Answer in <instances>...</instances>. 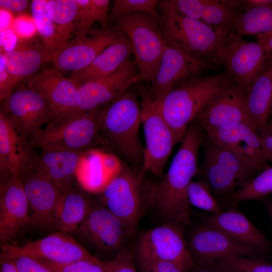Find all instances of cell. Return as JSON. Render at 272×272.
Masks as SVG:
<instances>
[{"mask_svg": "<svg viewBox=\"0 0 272 272\" xmlns=\"http://www.w3.org/2000/svg\"><path fill=\"white\" fill-rule=\"evenodd\" d=\"M199 127L195 121L189 125L167 172L149 188V203L164 222L175 221L186 226L191 223L187 193L199 174L198 152L202 141Z\"/></svg>", "mask_w": 272, "mask_h": 272, "instance_id": "1", "label": "cell"}, {"mask_svg": "<svg viewBox=\"0 0 272 272\" xmlns=\"http://www.w3.org/2000/svg\"><path fill=\"white\" fill-rule=\"evenodd\" d=\"M234 84L226 73L198 76L155 100L176 144L182 141L188 126L203 109Z\"/></svg>", "mask_w": 272, "mask_h": 272, "instance_id": "2", "label": "cell"}, {"mask_svg": "<svg viewBox=\"0 0 272 272\" xmlns=\"http://www.w3.org/2000/svg\"><path fill=\"white\" fill-rule=\"evenodd\" d=\"M101 131L116 152L135 168H142L144 148L140 138L141 102L130 89L106 107L98 111Z\"/></svg>", "mask_w": 272, "mask_h": 272, "instance_id": "3", "label": "cell"}, {"mask_svg": "<svg viewBox=\"0 0 272 272\" xmlns=\"http://www.w3.org/2000/svg\"><path fill=\"white\" fill-rule=\"evenodd\" d=\"M264 169L253 161L210 141L205 147L198 175L226 211L231 195Z\"/></svg>", "mask_w": 272, "mask_h": 272, "instance_id": "4", "label": "cell"}, {"mask_svg": "<svg viewBox=\"0 0 272 272\" xmlns=\"http://www.w3.org/2000/svg\"><path fill=\"white\" fill-rule=\"evenodd\" d=\"M158 7L160 29L165 44L197 59L204 62L207 57L213 59L229 35L228 26L213 28L159 4Z\"/></svg>", "mask_w": 272, "mask_h": 272, "instance_id": "5", "label": "cell"}, {"mask_svg": "<svg viewBox=\"0 0 272 272\" xmlns=\"http://www.w3.org/2000/svg\"><path fill=\"white\" fill-rule=\"evenodd\" d=\"M112 23L130 42L140 81L151 82L157 72L166 46L160 20L149 14L138 13L119 16Z\"/></svg>", "mask_w": 272, "mask_h": 272, "instance_id": "6", "label": "cell"}, {"mask_svg": "<svg viewBox=\"0 0 272 272\" xmlns=\"http://www.w3.org/2000/svg\"><path fill=\"white\" fill-rule=\"evenodd\" d=\"M144 175L125 162L100 193V202L122 223L131 238L145 212L149 189H144Z\"/></svg>", "mask_w": 272, "mask_h": 272, "instance_id": "7", "label": "cell"}, {"mask_svg": "<svg viewBox=\"0 0 272 272\" xmlns=\"http://www.w3.org/2000/svg\"><path fill=\"white\" fill-rule=\"evenodd\" d=\"M141 98L145 148L142 173L161 176L176 144L174 135L155 100L142 82L136 84Z\"/></svg>", "mask_w": 272, "mask_h": 272, "instance_id": "8", "label": "cell"}, {"mask_svg": "<svg viewBox=\"0 0 272 272\" xmlns=\"http://www.w3.org/2000/svg\"><path fill=\"white\" fill-rule=\"evenodd\" d=\"M98 110L55 119L30 139L32 148L41 150L81 152L90 146L99 131Z\"/></svg>", "mask_w": 272, "mask_h": 272, "instance_id": "9", "label": "cell"}, {"mask_svg": "<svg viewBox=\"0 0 272 272\" xmlns=\"http://www.w3.org/2000/svg\"><path fill=\"white\" fill-rule=\"evenodd\" d=\"M186 227L167 221L145 231L136 241L134 257L170 261L189 271L195 263L186 242Z\"/></svg>", "mask_w": 272, "mask_h": 272, "instance_id": "10", "label": "cell"}, {"mask_svg": "<svg viewBox=\"0 0 272 272\" xmlns=\"http://www.w3.org/2000/svg\"><path fill=\"white\" fill-rule=\"evenodd\" d=\"M271 55L258 41H248L238 34H229L213 60L224 65L234 82L246 90Z\"/></svg>", "mask_w": 272, "mask_h": 272, "instance_id": "11", "label": "cell"}, {"mask_svg": "<svg viewBox=\"0 0 272 272\" xmlns=\"http://www.w3.org/2000/svg\"><path fill=\"white\" fill-rule=\"evenodd\" d=\"M186 227V242L195 264L214 261L228 256L266 257L216 228L201 222L195 225L191 223Z\"/></svg>", "mask_w": 272, "mask_h": 272, "instance_id": "12", "label": "cell"}, {"mask_svg": "<svg viewBox=\"0 0 272 272\" xmlns=\"http://www.w3.org/2000/svg\"><path fill=\"white\" fill-rule=\"evenodd\" d=\"M26 255L48 261L65 263L82 259L99 262L68 233L58 232L21 246L9 243L1 244V260Z\"/></svg>", "mask_w": 272, "mask_h": 272, "instance_id": "13", "label": "cell"}, {"mask_svg": "<svg viewBox=\"0 0 272 272\" xmlns=\"http://www.w3.org/2000/svg\"><path fill=\"white\" fill-rule=\"evenodd\" d=\"M75 233L97 250L116 255L130 238L121 221L101 203H92Z\"/></svg>", "mask_w": 272, "mask_h": 272, "instance_id": "14", "label": "cell"}, {"mask_svg": "<svg viewBox=\"0 0 272 272\" xmlns=\"http://www.w3.org/2000/svg\"><path fill=\"white\" fill-rule=\"evenodd\" d=\"M139 82L135 61L129 58L111 74L79 86L80 113L98 110L112 103Z\"/></svg>", "mask_w": 272, "mask_h": 272, "instance_id": "15", "label": "cell"}, {"mask_svg": "<svg viewBox=\"0 0 272 272\" xmlns=\"http://www.w3.org/2000/svg\"><path fill=\"white\" fill-rule=\"evenodd\" d=\"M3 102L2 109L27 139H30L43 124L56 119L46 99L28 87L14 90Z\"/></svg>", "mask_w": 272, "mask_h": 272, "instance_id": "16", "label": "cell"}, {"mask_svg": "<svg viewBox=\"0 0 272 272\" xmlns=\"http://www.w3.org/2000/svg\"><path fill=\"white\" fill-rule=\"evenodd\" d=\"M48 101L56 119L80 113L81 96L77 84L55 67L36 73L26 82Z\"/></svg>", "mask_w": 272, "mask_h": 272, "instance_id": "17", "label": "cell"}, {"mask_svg": "<svg viewBox=\"0 0 272 272\" xmlns=\"http://www.w3.org/2000/svg\"><path fill=\"white\" fill-rule=\"evenodd\" d=\"M120 34L114 27L91 29L85 38L67 41L54 54V67L72 73L86 68L104 49L114 43Z\"/></svg>", "mask_w": 272, "mask_h": 272, "instance_id": "18", "label": "cell"}, {"mask_svg": "<svg viewBox=\"0 0 272 272\" xmlns=\"http://www.w3.org/2000/svg\"><path fill=\"white\" fill-rule=\"evenodd\" d=\"M32 211L30 225L54 226L61 193L31 160L18 176Z\"/></svg>", "mask_w": 272, "mask_h": 272, "instance_id": "19", "label": "cell"}, {"mask_svg": "<svg viewBox=\"0 0 272 272\" xmlns=\"http://www.w3.org/2000/svg\"><path fill=\"white\" fill-rule=\"evenodd\" d=\"M207 62L166 44L157 72L149 92L157 100L181 83L196 77Z\"/></svg>", "mask_w": 272, "mask_h": 272, "instance_id": "20", "label": "cell"}, {"mask_svg": "<svg viewBox=\"0 0 272 272\" xmlns=\"http://www.w3.org/2000/svg\"><path fill=\"white\" fill-rule=\"evenodd\" d=\"M246 98V90L234 84L213 99L194 121L206 132L240 123L251 125Z\"/></svg>", "mask_w": 272, "mask_h": 272, "instance_id": "21", "label": "cell"}, {"mask_svg": "<svg viewBox=\"0 0 272 272\" xmlns=\"http://www.w3.org/2000/svg\"><path fill=\"white\" fill-rule=\"evenodd\" d=\"M0 241L9 243L31 223L29 202L18 176L10 174L1 184Z\"/></svg>", "mask_w": 272, "mask_h": 272, "instance_id": "22", "label": "cell"}, {"mask_svg": "<svg viewBox=\"0 0 272 272\" xmlns=\"http://www.w3.org/2000/svg\"><path fill=\"white\" fill-rule=\"evenodd\" d=\"M199 217L202 224L222 231L265 257L272 253V242L237 208L218 214H200Z\"/></svg>", "mask_w": 272, "mask_h": 272, "instance_id": "23", "label": "cell"}, {"mask_svg": "<svg viewBox=\"0 0 272 272\" xmlns=\"http://www.w3.org/2000/svg\"><path fill=\"white\" fill-rule=\"evenodd\" d=\"M32 147L28 139L3 110L0 113L1 170L18 176L31 161Z\"/></svg>", "mask_w": 272, "mask_h": 272, "instance_id": "24", "label": "cell"}, {"mask_svg": "<svg viewBox=\"0 0 272 272\" xmlns=\"http://www.w3.org/2000/svg\"><path fill=\"white\" fill-rule=\"evenodd\" d=\"M209 140L267 168L261 150L260 137L249 124L240 123L206 132Z\"/></svg>", "mask_w": 272, "mask_h": 272, "instance_id": "25", "label": "cell"}, {"mask_svg": "<svg viewBox=\"0 0 272 272\" xmlns=\"http://www.w3.org/2000/svg\"><path fill=\"white\" fill-rule=\"evenodd\" d=\"M82 152L67 150H41L31 161L62 193L72 188Z\"/></svg>", "mask_w": 272, "mask_h": 272, "instance_id": "26", "label": "cell"}, {"mask_svg": "<svg viewBox=\"0 0 272 272\" xmlns=\"http://www.w3.org/2000/svg\"><path fill=\"white\" fill-rule=\"evenodd\" d=\"M6 67L16 86L35 74L44 64L52 61L53 54L41 42H20L3 53Z\"/></svg>", "mask_w": 272, "mask_h": 272, "instance_id": "27", "label": "cell"}, {"mask_svg": "<svg viewBox=\"0 0 272 272\" xmlns=\"http://www.w3.org/2000/svg\"><path fill=\"white\" fill-rule=\"evenodd\" d=\"M246 91L250 122L260 134L267 129L268 116L272 112V55Z\"/></svg>", "mask_w": 272, "mask_h": 272, "instance_id": "28", "label": "cell"}, {"mask_svg": "<svg viewBox=\"0 0 272 272\" xmlns=\"http://www.w3.org/2000/svg\"><path fill=\"white\" fill-rule=\"evenodd\" d=\"M120 32L117 40L104 49L90 65L72 73L70 78L78 87L111 74L130 58L132 51L130 42L125 34Z\"/></svg>", "mask_w": 272, "mask_h": 272, "instance_id": "29", "label": "cell"}, {"mask_svg": "<svg viewBox=\"0 0 272 272\" xmlns=\"http://www.w3.org/2000/svg\"><path fill=\"white\" fill-rule=\"evenodd\" d=\"M91 205L85 195L74 188L63 192L56 210L55 227L63 232L75 233Z\"/></svg>", "mask_w": 272, "mask_h": 272, "instance_id": "30", "label": "cell"}, {"mask_svg": "<svg viewBox=\"0 0 272 272\" xmlns=\"http://www.w3.org/2000/svg\"><path fill=\"white\" fill-rule=\"evenodd\" d=\"M103 152L92 150L83 153L77 169L76 178L86 191L101 193L112 178L102 164Z\"/></svg>", "mask_w": 272, "mask_h": 272, "instance_id": "31", "label": "cell"}, {"mask_svg": "<svg viewBox=\"0 0 272 272\" xmlns=\"http://www.w3.org/2000/svg\"><path fill=\"white\" fill-rule=\"evenodd\" d=\"M78 9L75 20L76 35L74 39L85 38L94 23L99 22L103 29L109 26L110 1L76 0Z\"/></svg>", "mask_w": 272, "mask_h": 272, "instance_id": "32", "label": "cell"}, {"mask_svg": "<svg viewBox=\"0 0 272 272\" xmlns=\"http://www.w3.org/2000/svg\"><path fill=\"white\" fill-rule=\"evenodd\" d=\"M47 0H33L30 3L31 15L35 27L44 46L54 54L65 43L47 9Z\"/></svg>", "mask_w": 272, "mask_h": 272, "instance_id": "33", "label": "cell"}, {"mask_svg": "<svg viewBox=\"0 0 272 272\" xmlns=\"http://www.w3.org/2000/svg\"><path fill=\"white\" fill-rule=\"evenodd\" d=\"M232 26L241 36L258 35L272 31V4L253 8L237 14Z\"/></svg>", "mask_w": 272, "mask_h": 272, "instance_id": "34", "label": "cell"}, {"mask_svg": "<svg viewBox=\"0 0 272 272\" xmlns=\"http://www.w3.org/2000/svg\"><path fill=\"white\" fill-rule=\"evenodd\" d=\"M272 194V166L267 167L234 192L229 199L231 208L242 201L260 200Z\"/></svg>", "mask_w": 272, "mask_h": 272, "instance_id": "35", "label": "cell"}, {"mask_svg": "<svg viewBox=\"0 0 272 272\" xmlns=\"http://www.w3.org/2000/svg\"><path fill=\"white\" fill-rule=\"evenodd\" d=\"M47 9L56 26L57 31L66 43L76 28L78 5L76 0H49Z\"/></svg>", "mask_w": 272, "mask_h": 272, "instance_id": "36", "label": "cell"}, {"mask_svg": "<svg viewBox=\"0 0 272 272\" xmlns=\"http://www.w3.org/2000/svg\"><path fill=\"white\" fill-rule=\"evenodd\" d=\"M187 194L190 206L206 211L210 214H218L223 211L219 202L201 179L190 182Z\"/></svg>", "mask_w": 272, "mask_h": 272, "instance_id": "37", "label": "cell"}, {"mask_svg": "<svg viewBox=\"0 0 272 272\" xmlns=\"http://www.w3.org/2000/svg\"><path fill=\"white\" fill-rule=\"evenodd\" d=\"M159 1L157 0H115L109 16V24L116 18L128 14L143 13L160 20Z\"/></svg>", "mask_w": 272, "mask_h": 272, "instance_id": "38", "label": "cell"}, {"mask_svg": "<svg viewBox=\"0 0 272 272\" xmlns=\"http://www.w3.org/2000/svg\"><path fill=\"white\" fill-rule=\"evenodd\" d=\"M216 261L231 272H272V263L264 258L228 256Z\"/></svg>", "mask_w": 272, "mask_h": 272, "instance_id": "39", "label": "cell"}, {"mask_svg": "<svg viewBox=\"0 0 272 272\" xmlns=\"http://www.w3.org/2000/svg\"><path fill=\"white\" fill-rule=\"evenodd\" d=\"M206 0H163L159 5L189 18L200 20Z\"/></svg>", "mask_w": 272, "mask_h": 272, "instance_id": "40", "label": "cell"}, {"mask_svg": "<svg viewBox=\"0 0 272 272\" xmlns=\"http://www.w3.org/2000/svg\"><path fill=\"white\" fill-rule=\"evenodd\" d=\"M37 259L55 272H106L102 265V260L97 262L82 259L69 263H59Z\"/></svg>", "mask_w": 272, "mask_h": 272, "instance_id": "41", "label": "cell"}, {"mask_svg": "<svg viewBox=\"0 0 272 272\" xmlns=\"http://www.w3.org/2000/svg\"><path fill=\"white\" fill-rule=\"evenodd\" d=\"M133 253L127 247L109 260L102 261L106 272H138Z\"/></svg>", "mask_w": 272, "mask_h": 272, "instance_id": "42", "label": "cell"}, {"mask_svg": "<svg viewBox=\"0 0 272 272\" xmlns=\"http://www.w3.org/2000/svg\"><path fill=\"white\" fill-rule=\"evenodd\" d=\"M140 272H189L175 263L154 259L135 258Z\"/></svg>", "mask_w": 272, "mask_h": 272, "instance_id": "43", "label": "cell"}, {"mask_svg": "<svg viewBox=\"0 0 272 272\" xmlns=\"http://www.w3.org/2000/svg\"><path fill=\"white\" fill-rule=\"evenodd\" d=\"M8 260L12 261L19 272H55L39 259L26 255H20Z\"/></svg>", "mask_w": 272, "mask_h": 272, "instance_id": "44", "label": "cell"}, {"mask_svg": "<svg viewBox=\"0 0 272 272\" xmlns=\"http://www.w3.org/2000/svg\"><path fill=\"white\" fill-rule=\"evenodd\" d=\"M15 85L12 76L7 70L3 53L0 55V100L4 102L14 91Z\"/></svg>", "mask_w": 272, "mask_h": 272, "instance_id": "45", "label": "cell"}, {"mask_svg": "<svg viewBox=\"0 0 272 272\" xmlns=\"http://www.w3.org/2000/svg\"><path fill=\"white\" fill-rule=\"evenodd\" d=\"M102 164L107 173L112 179L120 170L122 164L115 156L102 152Z\"/></svg>", "mask_w": 272, "mask_h": 272, "instance_id": "46", "label": "cell"}, {"mask_svg": "<svg viewBox=\"0 0 272 272\" xmlns=\"http://www.w3.org/2000/svg\"><path fill=\"white\" fill-rule=\"evenodd\" d=\"M261 143V150L264 160L267 162L272 158V133L267 129L259 134Z\"/></svg>", "mask_w": 272, "mask_h": 272, "instance_id": "47", "label": "cell"}, {"mask_svg": "<svg viewBox=\"0 0 272 272\" xmlns=\"http://www.w3.org/2000/svg\"><path fill=\"white\" fill-rule=\"evenodd\" d=\"M29 3L27 0H0V7L5 10L19 13L25 10Z\"/></svg>", "mask_w": 272, "mask_h": 272, "instance_id": "48", "label": "cell"}, {"mask_svg": "<svg viewBox=\"0 0 272 272\" xmlns=\"http://www.w3.org/2000/svg\"><path fill=\"white\" fill-rule=\"evenodd\" d=\"M189 272H231L216 261L195 264Z\"/></svg>", "mask_w": 272, "mask_h": 272, "instance_id": "49", "label": "cell"}, {"mask_svg": "<svg viewBox=\"0 0 272 272\" xmlns=\"http://www.w3.org/2000/svg\"><path fill=\"white\" fill-rule=\"evenodd\" d=\"M258 40L263 46L266 53H272V31L257 35Z\"/></svg>", "mask_w": 272, "mask_h": 272, "instance_id": "50", "label": "cell"}, {"mask_svg": "<svg viewBox=\"0 0 272 272\" xmlns=\"http://www.w3.org/2000/svg\"><path fill=\"white\" fill-rule=\"evenodd\" d=\"M0 272H19L14 263L10 260H1Z\"/></svg>", "mask_w": 272, "mask_h": 272, "instance_id": "51", "label": "cell"}, {"mask_svg": "<svg viewBox=\"0 0 272 272\" xmlns=\"http://www.w3.org/2000/svg\"><path fill=\"white\" fill-rule=\"evenodd\" d=\"M264 206L271 221L272 225V198L268 196L259 200Z\"/></svg>", "mask_w": 272, "mask_h": 272, "instance_id": "52", "label": "cell"}, {"mask_svg": "<svg viewBox=\"0 0 272 272\" xmlns=\"http://www.w3.org/2000/svg\"><path fill=\"white\" fill-rule=\"evenodd\" d=\"M267 130L272 133V122L268 123Z\"/></svg>", "mask_w": 272, "mask_h": 272, "instance_id": "53", "label": "cell"}, {"mask_svg": "<svg viewBox=\"0 0 272 272\" xmlns=\"http://www.w3.org/2000/svg\"><path fill=\"white\" fill-rule=\"evenodd\" d=\"M271 195H272V194H271Z\"/></svg>", "mask_w": 272, "mask_h": 272, "instance_id": "54", "label": "cell"}]
</instances>
